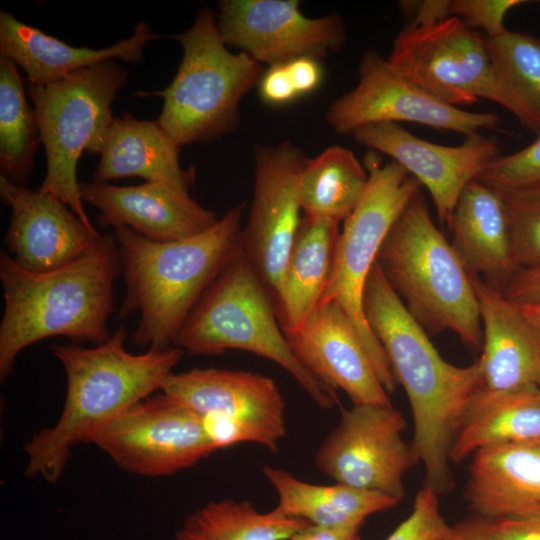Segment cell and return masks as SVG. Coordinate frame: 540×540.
Masks as SVG:
<instances>
[{
	"label": "cell",
	"instance_id": "obj_18",
	"mask_svg": "<svg viewBox=\"0 0 540 540\" xmlns=\"http://www.w3.org/2000/svg\"><path fill=\"white\" fill-rule=\"evenodd\" d=\"M0 195L11 210L4 244L23 269H58L89 252L101 239L58 197L32 191L0 176Z\"/></svg>",
	"mask_w": 540,
	"mask_h": 540
},
{
	"label": "cell",
	"instance_id": "obj_31",
	"mask_svg": "<svg viewBox=\"0 0 540 540\" xmlns=\"http://www.w3.org/2000/svg\"><path fill=\"white\" fill-rule=\"evenodd\" d=\"M40 138L17 64L0 54V176L25 187Z\"/></svg>",
	"mask_w": 540,
	"mask_h": 540
},
{
	"label": "cell",
	"instance_id": "obj_25",
	"mask_svg": "<svg viewBox=\"0 0 540 540\" xmlns=\"http://www.w3.org/2000/svg\"><path fill=\"white\" fill-rule=\"evenodd\" d=\"M340 223L303 213L273 298L285 336L298 332L319 305L330 275Z\"/></svg>",
	"mask_w": 540,
	"mask_h": 540
},
{
	"label": "cell",
	"instance_id": "obj_30",
	"mask_svg": "<svg viewBox=\"0 0 540 540\" xmlns=\"http://www.w3.org/2000/svg\"><path fill=\"white\" fill-rule=\"evenodd\" d=\"M306 524L277 507L261 512L250 501L224 498L190 513L175 540H290Z\"/></svg>",
	"mask_w": 540,
	"mask_h": 540
},
{
	"label": "cell",
	"instance_id": "obj_15",
	"mask_svg": "<svg viewBox=\"0 0 540 540\" xmlns=\"http://www.w3.org/2000/svg\"><path fill=\"white\" fill-rule=\"evenodd\" d=\"M307 160L289 141L255 149L253 199L242 245L272 301L302 217L299 184Z\"/></svg>",
	"mask_w": 540,
	"mask_h": 540
},
{
	"label": "cell",
	"instance_id": "obj_22",
	"mask_svg": "<svg viewBox=\"0 0 540 540\" xmlns=\"http://www.w3.org/2000/svg\"><path fill=\"white\" fill-rule=\"evenodd\" d=\"M155 39L150 25L139 21L126 39L102 49L74 47L38 28L0 12V54L13 60L26 73L29 84L46 86L68 75L108 60L139 63L144 48Z\"/></svg>",
	"mask_w": 540,
	"mask_h": 540
},
{
	"label": "cell",
	"instance_id": "obj_16",
	"mask_svg": "<svg viewBox=\"0 0 540 540\" xmlns=\"http://www.w3.org/2000/svg\"><path fill=\"white\" fill-rule=\"evenodd\" d=\"M217 25L227 46L269 66L301 57L318 59L346 40L337 14L305 16L295 0H222Z\"/></svg>",
	"mask_w": 540,
	"mask_h": 540
},
{
	"label": "cell",
	"instance_id": "obj_7",
	"mask_svg": "<svg viewBox=\"0 0 540 540\" xmlns=\"http://www.w3.org/2000/svg\"><path fill=\"white\" fill-rule=\"evenodd\" d=\"M172 38L183 57L170 85L149 93L163 98L156 121L180 147L215 141L238 126L240 102L259 84L262 66L244 52L228 50L216 14L207 7Z\"/></svg>",
	"mask_w": 540,
	"mask_h": 540
},
{
	"label": "cell",
	"instance_id": "obj_24",
	"mask_svg": "<svg viewBox=\"0 0 540 540\" xmlns=\"http://www.w3.org/2000/svg\"><path fill=\"white\" fill-rule=\"evenodd\" d=\"M451 245L469 272L502 290L519 271L498 190L478 179L462 191L452 214Z\"/></svg>",
	"mask_w": 540,
	"mask_h": 540
},
{
	"label": "cell",
	"instance_id": "obj_19",
	"mask_svg": "<svg viewBox=\"0 0 540 540\" xmlns=\"http://www.w3.org/2000/svg\"><path fill=\"white\" fill-rule=\"evenodd\" d=\"M299 362L352 404L392 405L353 324L334 302L319 304L304 326L286 336Z\"/></svg>",
	"mask_w": 540,
	"mask_h": 540
},
{
	"label": "cell",
	"instance_id": "obj_6",
	"mask_svg": "<svg viewBox=\"0 0 540 540\" xmlns=\"http://www.w3.org/2000/svg\"><path fill=\"white\" fill-rule=\"evenodd\" d=\"M173 346L192 355L242 350L286 370L322 409L338 403L296 358L282 331L271 296L243 251L219 274L191 311Z\"/></svg>",
	"mask_w": 540,
	"mask_h": 540
},
{
	"label": "cell",
	"instance_id": "obj_9",
	"mask_svg": "<svg viewBox=\"0 0 540 540\" xmlns=\"http://www.w3.org/2000/svg\"><path fill=\"white\" fill-rule=\"evenodd\" d=\"M365 168L366 189L343 222L319 304L334 302L345 312L381 383L392 393L397 382L382 345L366 321L363 291L383 240L421 184L396 161L382 163L375 151L367 155Z\"/></svg>",
	"mask_w": 540,
	"mask_h": 540
},
{
	"label": "cell",
	"instance_id": "obj_10",
	"mask_svg": "<svg viewBox=\"0 0 540 540\" xmlns=\"http://www.w3.org/2000/svg\"><path fill=\"white\" fill-rule=\"evenodd\" d=\"M386 60L446 104L457 107L487 99L507 109L527 130L540 134L533 118L495 71L487 41L456 17L421 28L404 27Z\"/></svg>",
	"mask_w": 540,
	"mask_h": 540
},
{
	"label": "cell",
	"instance_id": "obj_11",
	"mask_svg": "<svg viewBox=\"0 0 540 540\" xmlns=\"http://www.w3.org/2000/svg\"><path fill=\"white\" fill-rule=\"evenodd\" d=\"M208 421L222 447L252 442L276 452L286 435V404L275 381L243 370L193 368L172 373L161 390Z\"/></svg>",
	"mask_w": 540,
	"mask_h": 540
},
{
	"label": "cell",
	"instance_id": "obj_1",
	"mask_svg": "<svg viewBox=\"0 0 540 540\" xmlns=\"http://www.w3.org/2000/svg\"><path fill=\"white\" fill-rule=\"evenodd\" d=\"M366 321L382 345L397 384L411 406L412 448L422 462L426 485L438 495L454 487L450 450L471 400L482 387L478 360L447 362L411 316L375 262L363 291Z\"/></svg>",
	"mask_w": 540,
	"mask_h": 540
},
{
	"label": "cell",
	"instance_id": "obj_28",
	"mask_svg": "<svg viewBox=\"0 0 540 540\" xmlns=\"http://www.w3.org/2000/svg\"><path fill=\"white\" fill-rule=\"evenodd\" d=\"M262 472L278 495L276 507L290 517L313 525H363L370 515L389 510L399 503L381 493L339 483L305 482L277 467L264 466Z\"/></svg>",
	"mask_w": 540,
	"mask_h": 540
},
{
	"label": "cell",
	"instance_id": "obj_2",
	"mask_svg": "<svg viewBox=\"0 0 540 540\" xmlns=\"http://www.w3.org/2000/svg\"><path fill=\"white\" fill-rule=\"evenodd\" d=\"M128 330L121 325L102 344H55L51 353L66 375V397L58 421L25 444V475L57 482L79 443H90L107 423L153 392L162 390L183 350L173 346L133 354L125 349Z\"/></svg>",
	"mask_w": 540,
	"mask_h": 540
},
{
	"label": "cell",
	"instance_id": "obj_13",
	"mask_svg": "<svg viewBox=\"0 0 540 540\" xmlns=\"http://www.w3.org/2000/svg\"><path fill=\"white\" fill-rule=\"evenodd\" d=\"M406 421L393 405L353 404L314 454L319 472L336 483L381 493L400 502L403 478L418 463L403 439Z\"/></svg>",
	"mask_w": 540,
	"mask_h": 540
},
{
	"label": "cell",
	"instance_id": "obj_12",
	"mask_svg": "<svg viewBox=\"0 0 540 540\" xmlns=\"http://www.w3.org/2000/svg\"><path fill=\"white\" fill-rule=\"evenodd\" d=\"M90 443L124 471L145 477L173 475L217 451L201 416L163 392L129 407Z\"/></svg>",
	"mask_w": 540,
	"mask_h": 540
},
{
	"label": "cell",
	"instance_id": "obj_36",
	"mask_svg": "<svg viewBox=\"0 0 540 540\" xmlns=\"http://www.w3.org/2000/svg\"><path fill=\"white\" fill-rule=\"evenodd\" d=\"M524 3L527 1L451 0L450 16L460 19L469 29H481L487 38H494L508 30L504 24L508 11Z\"/></svg>",
	"mask_w": 540,
	"mask_h": 540
},
{
	"label": "cell",
	"instance_id": "obj_38",
	"mask_svg": "<svg viewBox=\"0 0 540 540\" xmlns=\"http://www.w3.org/2000/svg\"><path fill=\"white\" fill-rule=\"evenodd\" d=\"M258 85L260 98L268 105L282 106L299 98L285 63L269 66Z\"/></svg>",
	"mask_w": 540,
	"mask_h": 540
},
{
	"label": "cell",
	"instance_id": "obj_26",
	"mask_svg": "<svg viewBox=\"0 0 540 540\" xmlns=\"http://www.w3.org/2000/svg\"><path fill=\"white\" fill-rule=\"evenodd\" d=\"M180 146L158 124L139 120L125 112L108 131L93 181L108 183L125 177L163 182L189 191L195 180L193 168H182Z\"/></svg>",
	"mask_w": 540,
	"mask_h": 540
},
{
	"label": "cell",
	"instance_id": "obj_34",
	"mask_svg": "<svg viewBox=\"0 0 540 540\" xmlns=\"http://www.w3.org/2000/svg\"><path fill=\"white\" fill-rule=\"evenodd\" d=\"M497 190H510L540 184V134L525 148L498 156L478 177Z\"/></svg>",
	"mask_w": 540,
	"mask_h": 540
},
{
	"label": "cell",
	"instance_id": "obj_14",
	"mask_svg": "<svg viewBox=\"0 0 540 540\" xmlns=\"http://www.w3.org/2000/svg\"><path fill=\"white\" fill-rule=\"evenodd\" d=\"M325 118L340 134H351L369 124L411 122L469 137L500 126L494 113L470 112L427 94L376 50L365 52L357 85L328 107Z\"/></svg>",
	"mask_w": 540,
	"mask_h": 540
},
{
	"label": "cell",
	"instance_id": "obj_33",
	"mask_svg": "<svg viewBox=\"0 0 540 540\" xmlns=\"http://www.w3.org/2000/svg\"><path fill=\"white\" fill-rule=\"evenodd\" d=\"M498 191L505 206L518 270L539 269L540 184Z\"/></svg>",
	"mask_w": 540,
	"mask_h": 540
},
{
	"label": "cell",
	"instance_id": "obj_5",
	"mask_svg": "<svg viewBox=\"0 0 540 540\" xmlns=\"http://www.w3.org/2000/svg\"><path fill=\"white\" fill-rule=\"evenodd\" d=\"M376 263L428 334L452 331L468 347L482 348L473 275L433 222L420 190L387 233Z\"/></svg>",
	"mask_w": 540,
	"mask_h": 540
},
{
	"label": "cell",
	"instance_id": "obj_39",
	"mask_svg": "<svg viewBox=\"0 0 540 540\" xmlns=\"http://www.w3.org/2000/svg\"><path fill=\"white\" fill-rule=\"evenodd\" d=\"M450 3V0L402 1V11L411 18L405 27L421 28L451 17Z\"/></svg>",
	"mask_w": 540,
	"mask_h": 540
},
{
	"label": "cell",
	"instance_id": "obj_35",
	"mask_svg": "<svg viewBox=\"0 0 540 540\" xmlns=\"http://www.w3.org/2000/svg\"><path fill=\"white\" fill-rule=\"evenodd\" d=\"M449 527L440 510L439 495L425 485L417 492L410 515L386 540H442Z\"/></svg>",
	"mask_w": 540,
	"mask_h": 540
},
{
	"label": "cell",
	"instance_id": "obj_8",
	"mask_svg": "<svg viewBox=\"0 0 540 540\" xmlns=\"http://www.w3.org/2000/svg\"><path fill=\"white\" fill-rule=\"evenodd\" d=\"M128 72L115 60L82 68L60 81L28 84L47 171L40 186L64 203L91 229L77 180L83 152L100 155L114 121L111 105L125 86Z\"/></svg>",
	"mask_w": 540,
	"mask_h": 540
},
{
	"label": "cell",
	"instance_id": "obj_4",
	"mask_svg": "<svg viewBox=\"0 0 540 540\" xmlns=\"http://www.w3.org/2000/svg\"><path fill=\"white\" fill-rule=\"evenodd\" d=\"M121 274L113 234L102 235L89 252L68 265L35 273L1 251L4 311L0 323V378L13 371L17 356L54 336L76 343H104L114 311V283Z\"/></svg>",
	"mask_w": 540,
	"mask_h": 540
},
{
	"label": "cell",
	"instance_id": "obj_32",
	"mask_svg": "<svg viewBox=\"0 0 540 540\" xmlns=\"http://www.w3.org/2000/svg\"><path fill=\"white\" fill-rule=\"evenodd\" d=\"M486 41L498 76L540 129V39L507 30Z\"/></svg>",
	"mask_w": 540,
	"mask_h": 540
},
{
	"label": "cell",
	"instance_id": "obj_21",
	"mask_svg": "<svg viewBox=\"0 0 540 540\" xmlns=\"http://www.w3.org/2000/svg\"><path fill=\"white\" fill-rule=\"evenodd\" d=\"M483 329L478 359L482 388L506 392L540 388V333L520 306L473 275Z\"/></svg>",
	"mask_w": 540,
	"mask_h": 540
},
{
	"label": "cell",
	"instance_id": "obj_41",
	"mask_svg": "<svg viewBox=\"0 0 540 540\" xmlns=\"http://www.w3.org/2000/svg\"><path fill=\"white\" fill-rule=\"evenodd\" d=\"M285 64L299 97L314 92L320 86L323 71L318 59L301 57Z\"/></svg>",
	"mask_w": 540,
	"mask_h": 540
},
{
	"label": "cell",
	"instance_id": "obj_23",
	"mask_svg": "<svg viewBox=\"0 0 540 540\" xmlns=\"http://www.w3.org/2000/svg\"><path fill=\"white\" fill-rule=\"evenodd\" d=\"M471 457L464 498L479 518L540 508V439L485 446Z\"/></svg>",
	"mask_w": 540,
	"mask_h": 540
},
{
	"label": "cell",
	"instance_id": "obj_20",
	"mask_svg": "<svg viewBox=\"0 0 540 540\" xmlns=\"http://www.w3.org/2000/svg\"><path fill=\"white\" fill-rule=\"evenodd\" d=\"M79 187L82 201L98 209L100 226L127 227L155 242L197 235L219 220L189 191L168 183L116 186L92 181L80 182Z\"/></svg>",
	"mask_w": 540,
	"mask_h": 540
},
{
	"label": "cell",
	"instance_id": "obj_42",
	"mask_svg": "<svg viewBox=\"0 0 540 540\" xmlns=\"http://www.w3.org/2000/svg\"><path fill=\"white\" fill-rule=\"evenodd\" d=\"M362 525L320 526L306 524L295 532L290 540H360Z\"/></svg>",
	"mask_w": 540,
	"mask_h": 540
},
{
	"label": "cell",
	"instance_id": "obj_3",
	"mask_svg": "<svg viewBox=\"0 0 540 540\" xmlns=\"http://www.w3.org/2000/svg\"><path fill=\"white\" fill-rule=\"evenodd\" d=\"M244 205L227 210L211 228L170 242L114 228L126 294L118 318L140 313L130 339L136 347L173 346L187 317L223 271L243 251Z\"/></svg>",
	"mask_w": 540,
	"mask_h": 540
},
{
	"label": "cell",
	"instance_id": "obj_43",
	"mask_svg": "<svg viewBox=\"0 0 540 540\" xmlns=\"http://www.w3.org/2000/svg\"><path fill=\"white\" fill-rule=\"evenodd\" d=\"M442 540H489L485 520L478 517L450 526Z\"/></svg>",
	"mask_w": 540,
	"mask_h": 540
},
{
	"label": "cell",
	"instance_id": "obj_44",
	"mask_svg": "<svg viewBox=\"0 0 540 540\" xmlns=\"http://www.w3.org/2000/svg\"><path fill=\"white\" fill-rule=\"evenodd\" d=\"M523 314L540 333V305H519Z\"/></svg>",
	"mask_w": 540,
	"mask_h": 540
},
{
	"label": "cell",
	"instance_id": "obj_29",
	"mask_svg": "<svg viewBox=\"0 0 540 540\" xmlns=\"http://www.w3.org/2000/svg\"><path fill=\"white\" fill-rule=\"evenodd\" d=\"M367 183L368 172L354 153L342 146H330L305 164L299 184L302 211L344 222Z\"/></svg>",
	"mask_w": 540,
	"mask_h": 540
},
{
	"label": "cell",
	"instance_id": "obj_27",
	"mask_svg": "<svg viewBox=\"0 0 540 540\" xmlns=\"http://www.w3.org/2000/svg\"><path fill=\"white\" fill-rule=\"evenodd\" d=\"M540 439V388L493 392L480 388L465 413L449 459L459 463L478 449Z\"/></svg>",
	"mask_w": 540,
	"mask_h": 540
},
{
	"label": "cell",
	"instance_id": "obj_17",
	"mask_svg": "<svg viewBox=\"0 0 540 540\" xmlns=\"http://www.w3.org/2000/svg\"><path fill=\"white\" fill-rule=\"evenodd\" d=\"M359 144L388 155L403 166L430 193L437 216L449 226L464 188L498 157L493 137L476 134L458 146H443L421 139L398 123H375L351 133Z\"/></svg>",
	"mask_w": 540,
	"mask_h": 540
},
{
	"label": "cell",
	"instance_id": "obj_40",
	"mask_svg": "<svg viewBox=\"0 0 540 540\" xmlns=\"http://www.w3.org/2000/svg\"><path fill=\"white\" fill-rule=\"evenodd\" d=\"M502 293L518 305H540V268L518 271Z\"/></svg>",
	"mask_w": 540,
	"mask_h": 540
},
{
	"label": "cell",
	"instance_id": "obj_37",
	"mask_svg": "<svg viewBox=\"0 0 540 540\" xmlns=\"http://www.w3.org/2000/svg\"><path fill=\"white\" fill-rule=\"evenodd\" d=\"M489 540H540V508L528 513L485 520Z\"/></svg>",
	"mask_w": 540,
	"mask_h": 540
}]
</instances>
